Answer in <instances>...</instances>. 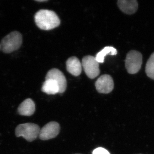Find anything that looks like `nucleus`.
<instances>
[{
	"label": "nucleus",
	"instance_id": "1",
	"mask_svg": "<svg viewBox=\"0 0 154 154\" xmlns=\"http://www.w3.org/2000/svg\"><path fill=\"white\" fill-rule=\"evenodd\" d=\"M34 19L38 28L43 30H52L60 23V19L55 12L50 10H39L35 14Z\"/></svg>",
	"mask_w": 154,
	"mask_h": 154
},
{
	"label": "nucleus",
	"instance_id": "2",
	"mask_svg": "<svg viewBox=\"0 0 154 154\" xmlns=\"http://www.w3.org/2000/svg\"><path fill=\"white\" fill-rule=\"evenodd\" d=\"M22 43L21 33L18 31H13L2 39L0 44L1 49L5 53H11L19 49Z\"/></svg>",
	"mask_w": 154,
	"mask_h": 154
},
{
	"label": "nucleus",
	"instance_id": "3",
	"mask_svg": "<svg viewBox=\"0 0 154 154\" xmlns=\"http://www.w3.org/2000/svg\"><path fill=\"white\" fill-rule=\"evenodd\" d=\"M38 125L32 123H26L19 125L15 131L17 137H22L29 142L33 141L38 137L40 132Z\"/></svg>",
	"mask_w": 154,
	"mask_h": 154
},
{
	"label": "nucleus",
	"instance_id": "4",
	"mask_svg": "<svg viewBox=\"0 0 154 154\" xmlns=\"http://www.w3.org/2000/svg\"><path fill=\"white\" fill-rule=\"evenodd\" d=\"M142 63V54L138 51L131 50L127 54L125 66L128 73H137L140 69Z\"/></svg>",
	"mask_w": 154,
	"mask_h": 154
},
{
	"label": "nucleus",
	"instance_id": "5",
	"mask_svg": "<svg viewBox=\"0 0 154 154\" xmlns=\"http://www.w3.org/2000/svg\"><path fill=\"white\" fill-rule=\"evenodd\" d=\"M82 66L88 77L94 79L100 74L99 63L96 57L92 56H86L83 58Z\"/></svg>",
	"mask_w": 154,
	"mask_h": 154
},
{
	"label": "nucleus",
	"instance_id": "6",
	"mask_svg": "<svg viewBox=\"0 0 154 154\" xmlns=\"http://www.w3.org/2000/svg\"><path fill=\"white\" fill-rule=\"evenodd\" d=\"M60 126L57 122H51L40 130L38 137L42 140H46L55 138L59 133Z\"/></svg>",
	"mask_w": 154,
	"mask_h": 154
},
{
	"label": "nucleus",
	"instance_id": "7",
	"mask_svg": "<svg viewBox=\"0 0 154 154\" xmlns=\"http://www.w3.org/2000/svg\"><path fill=\"white\" fill-rule=\"evenodd\" d=\"M96 90L99 93L107 94L110 93L114 88V83L110 75H104L101 76L95 83Z\"/></svg>",
	"mask_w": 154,
	"mask_h": 154
},
{
	"label": "nucleus",
	"instance_id": "8",
	"mask_svg": "<svg viewBox=\"0 0 154 154\" xmlns=\"http://www.w3.org/2000/svg\"><path fill=\"white\" fill-rule=\"evenodd\" d=\"M51 79L55 80L58 84L59 93H63L66 90L67 81L63 73L57 69H53L48 72L45 79Z\"/></svg>",
	"mask_w": 154,
	"mask_h": 154
},
{
	"label": "nucleus",
	"instance_id": "9",
	"mask_svg": "<svg viewBox=\"0 0 154 154\" xmlns=\"http://www.w3.org/2000/svg\"><path fill=\"white\" fill-rule=\"evenodd\" d=\"M117 5L122 12L128 15L135 13L138 6L136 0H119Z\"/></svg>",
	"mask_w": 154,
	"mask_h": 154
},
{
	"label": "nucleus",
	"instance_id": "10",
	"mask_svg": "<svg viewBox=\"0 0 154 154\" xmlns=\"http://www.w3.org/2000/svg\"><path fill=\"white\" fill-rule=\"evenodd\" d=\"M66 69L71 74L78 76L82 71V64L79 60L75 57L69 58L66 62Z\"/></svg>",
	"mask_w": 154,
	"mask_h": 154
},
{
	"label": "nucleus",
	"instance_id": "11",
	"mask_svg": "<svg viewBox=\"0 0 154 154\" xmlns=\"http://www.w3.org/2000/svg\"><path fill=\"white\" fill-rule=\"evenodd\" d=\"M35 111V105L34 102L30 99L24 100L19 105L18 112L20 115L25 116H30Z\"/></svg>",
	"mask_w": 154,
	"mask_h": 154
},
{
	"label": "nucleus",
	"instance_id": "12",
	"mask_svg": "<svg viewBox=\"0 0 154 154\" xmlns=\"http://www.w3.org/2000/svg\"><path fill=\"white\" fill-rule=\"evenodd\" d=\"M42 91L48 95H54L59 93L58 84L55 80L51 79H45L42 85Z\"/></svg>",
	"mask_w": 154,
	"mask_h": 154
},
{
	"label": "nucleus",
	"instance_id": "13",
	"mask_svg": "<svg viewBox=\"0 0 154 154\" xmlns=\"http://www.w3.org/2000/svg\"><path fill=\"white\" fill-rule=\"evenodd\" d=\"M117 53V50L114 47L107 46L98 53L95 57L99 63H103L105 56L107 55H116Z\"/></svg>",
	"mask_w": 154,
	"mask_h": 154
},
{
	"label": "nucleus",
	"instance_id": "14",
	"mask_svg": "<svg viewBox=\"0 0 154 154\" xmlns=\"http://www.w3.org/2000/svg\"><path fill=\"white\" fill-rule=\"evenodd\" d=\"M145 71L148 77L154 80V52L151 55L147 62Z\"/></svg>",
	"mask_w": 154,
	"mask_h": 154
},
{
	"label": "nucleus",
	"instance_id": "15",
	"mask_svg": "<svg viewBox=\"0 0 154 154\" xmlns=\"http://www.w3.org/2000/svg\"><path fill=\"white\" fill-rule=\"evenodd\" d=\"M93 154H110L106 149L102 147L97 148L93 151Z\"/></svg>",
	"mask_w": 154,
	"mask_h": 154
},
{
	"label": "nucleus",
	"instance_id": "16",
	"mask_svg": "<svg viewBox=\"0 0 154 154\" xmlns=\"http://www.w3.org/2000/svg\"><path fill=\"white\" fill-rule=\"evenodd\" d=\"M37 1V2H46V1H45V0H44V1H39V0H37V1Z\"/></svg>",
	"mask_w": 154,
	"mask_h": 154
},
{
	"label": "nucleus",
	"instance_id": "17",
	"mask_svg": "<svg viewBox=\"0 0 154 154\" xmlns=\"http://www.w3.org/2000/svg\"><path fill=\"white\" fill-rule=\"evenodd\" d=\"M0 49H1V46H0Z\"/></svg>",
	"mask_w": 154,
	"mask_h": 154
},
{
	"label": "nucleus",
	"instance_id": "18",
	"mask_svg": "<svg viewBox=\"0 0 154 154\" xmlns=\"http://www.w3.org/2000/svg\"></svg>",
	"mask_w": 154,
	"mask_h": 154
}]
</instances>
